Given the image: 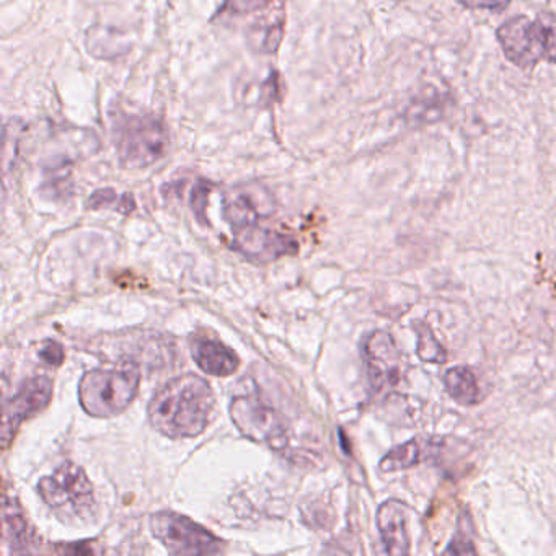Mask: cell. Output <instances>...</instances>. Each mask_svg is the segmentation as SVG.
I'll return each mask as SVG.
<instances>
[{
	"label": "cell",
	"mask_w": 556,
	"mask_h": 556,
	"mask_svg": "<svg viewBox=\"0 0 556 556\" xmlns=\"http://www.w3.org/2000/svg\"><path fill=\"white\" fill-rule=\"evenodd\" d=\"M216 395L210 383L197 374L168 380L149 403V421L170 439L203 434L213 419Z\"/></svg>",
	"instance_id": "cell-1"
},
{
	"label": "cell",
	"mask_w": 556,
	"mask_h": 556,
	"mask_svg": "<svg viewBox=\"0 0 556 556\" xmlns=\"http://www.w3.org/2000/svg\"><path fill=\"white\" fill-rule=\"evenodd\" d=\"M38 494L51 513L67 526H86L96 520L92 481L74 462H64L53 475L45 477L38 483Z\"/></svg>",
	"instance_id": "cell-2"
},
{
	"label": "cell",
	"mask_w": 556,
	"mask_h": 556,
	"mask_svg": "<svg viewBox=\"0 0 556 556\" xmlns=\"http://www.w3.org/2000/svg\"><path fill=\"white\" fill-rule=\"evenodd\" d=\"M497 40L510 63L527 70L540 61L556 63V15L514 17L501 25Z\"/></svg>",
	"instance_id": "cell-3"
},
{
	"label": "cell",
	"mask_w": 556,
	"mask_h": 556,
	"mask_svg": "<svg viewBox=\"0 0 556 556\" xmlns=\"http://www.w3.org/2000/svg\"><path fill=\"white\" fill-rule=\"evenodd\" d=\"M141 383L136 369H93L79 382V402L84 412L93 418L122 415L135 402Z\"/></svg>",
	"instance_id": "cell-4"
},
{
	"label": "cell",
	"mask_w": 556,
	"mask_h": 556,
	"mask_svg": "<svg viewBox=\"0 0 556 556\" xmlns=\"http://www.w3.org/2000/svg\"><path fill=\"white\" fill-rule=\"evenodd\" d=\"M116 152L123 167L139 170L155 164L167 151V128L151 115H119L113 119Z\"/></svg>",
	"instance_id": "cell-5"
},
{
	"label": "cell",
	"mask_w": 556,
	"mask_h": 556,
	"mask_svg": "<svg viewBox=\"0 0 556 556\" xmlns=\"http://www.w3.org/2000/svg\"><path fill=\"white\" fill-rule=\"evenodd\" d=\"M151 530L172 555H216L224 549L223 540L190 517L174 510L154 514Z\"/></svg>",
	"instance_id": "cell-6"
},
{
	"label": "cell",
	"mask_w": 556,
	"mask_h": 556,
	"mask_svg": "<svg viewBox=\"0 0 556 556\" xmlns=\"http://www.w3.org/2000/svg\"><path fill=\"white\" fill-rule=\"evenodd\" d=\"M230 418L250 441L282 451L289 442L285 419L256 393L236 396L230 403Z\"/></svg>",
	"instance_id": "cell-7"
},
{
	"label": "cell",
	"mask_w": 556,
	"mask_h": 556,
	"mask_svg": "<svg viewBox=\"0 0 556 556\" xmlns=\"http://www.w3.org/2000/svg\"><path fill=\"white\" fill-rule=\"evenodd\" d=\"M51 400H53V382L48 377H34L21 387V390L9 400L4 408V422H2L4 448L9 447L12 439L17 434L18 428L27 419L34 418L35 415L47 409Z\"/></svg>",
	"instance_id": "cell-8"
},
{
	"label": "cell",
	"mask_w": 556,
	"mask_h": 556,
	"mask_svg": "<svg viewBox=\"0 0 556 556\" xmlns=\"http://www.w3.org/2000/svg\"><path fill=\"white\" fill-rule=\"evenodd\" d=\"M233 249L256 265H268L282 256L295 255L298 242L286 233L265 227L252 226L237 230Z\"/></svg>",
	"instance_id": "cell-9"
},
{
	"label": "cell",
	"mask_w": 556,
	"mask_h": 556,
	"mask_svg": "<svg viewBox=\"0 0 556 556\" xmlns=\"http://www.w3.org/2000/svg\"><path fill=\"white\" fill-rule=\"evenodd\" d=\"M275 203L265 188L237 187L224 200V216L232 226L233 232L245 227L258 226L260 220L271 216Z\"/></svg>",
	"instance_id": "cell-10"
},
{
	"label": "cell",
	"mask_w": 556,
	"mask_h": 556,
	"mask_svg": "<svg viewBox=\"0 0 556 556\" xmlns=\"http://www.w3.org/2000/svg\"><path fill=\"white\" fill-rule=\"evenodd\" d=\"M364 361L374 389L393 386L400 376V351L392 334L374 331L363 344Z\"/></svg>",
	"instance_id": "cell-11"
},
{
	"label": "cell",
	"mask_w": 556,
	"mask_h": 556,
	"mask_svg": "<svg viewBox=\"0 0 556 556\" xmlns=\"http://www.w3.org/2000/svg\"><path fill=\"white\" fill-rule=\"evenodd\" d=\"M377 529L389 555H408L409 535L406 529L405 504L389 500L377 510Z\"/></svg>",
	"instance_id": "cell-12"
},
{
	"label": "cell",
	"mask_w": 556,
	"mask_h": 556,
	"mask_svg": "<svg viewBox=\"0 0 556 556\" xmlns=\"http://www.w3.org/2000/svg\"><path fill=\"white\" fill-rule=\"evenodd\" d=\"M191 356L203 372L216 377H229L240 366L236 351L213 338H197L191 343Z\"/></svg>",
	"instance_id": "cell-13"
},
{
	"label": "cell",
	"mask_w": 556,
	"mask_h": 556,
	"mask_svg": "<svg viewBox=\"0 0 556 556\" xmlns=\"http://www.w3.org/2000/svg\"><path fill=\"white\" fill-rule=\"evenodd\" d=\"M4 540L11 545L12 553L34 552L38 545V536L34 527L28 522L24 509L14 497H4Z\"/></svg>",
	"instance_id": "cell-14"
},
{
	"label": "cell",
	"mask_w": 556,
	"mask_h": 556,
	"mask_svg": "<svg viewBox=\"0 0 556 556\" xmlns=\"http://www.w3.org/2000/svg\"><path fill=\"white\" fill-rule=\"evenodd\" d=\"M438 451V441L431 439H412L405 444L396 445L393 447L386 457L380 460V470L386 473L392 471L408 470V468L416 467V465L425 462L426 458L431 457Z\"/></svg>",
	"instance_id": "cell-15"
},
{
	"label": "cell",
	"mask_w": 556,
	"mask_h": 556,
	"mask_svg": "<svg viewBox=\"0 0 556 556\" xmlns=\"http://www.w3.org/2000/svg\"><path fill=\"white\" fill-rule=\"evenodd\" d=\"M445 392L460 405L471 406L480 402V386L477 374L467 366L451 367L444 374Z\"/></svg>",
	"instance_id": "cell-16"
},
{
	"label": "cell",
	"mask_w": 556,
	"mask_h": 556,
	"mask_svg": "<svg viewBox=\"0 0 556 556\" xmlns=\"http://www.w3.org/2000/svg\"><path fill=\"white\" fill-rule=\"evenodd\" d=\"M286 0H226L216 18L245 17L253 14H268L285 11Z\"/></svg>",
	"instance_id": "cell-17"
},
{
	"label": "cell",
	"mask_w": 556,
	"mask_h": 556,
	"mask_svg": "<svg viewBox=\"0 0 556 556\" xmlns=\"http://www.w3.org/2000/svg\"><path fill=\"white\" fill-rule=\"evenodd\" d=\"M416 353H418L419 359L425 361V363L442 364L447 359L444 348L435 340L434 334L426 325L418 328V350H416Z\"/></svg>",
	"instance_id": "cell-18"
},
{
	"label": "cell",
	"mask_w": 556,
	"mask_h": 556,
	"mask_svg": "<svg viewBox=\"0 0 556 556\" xmlns=\"http://www.w3.org/2000/svg\"><path fill=\"white\" fill-rule=\"evenodd\" d=\"M210 193L211 185L206 184V181H200V184L194 187L193 194H191V206H193L198 220L203 224H206V207Z\"/></svg>",
	"instance_id": "cell-19"
},
{
	"label": "cell",
	"mask_w": 556,
	"mask_h": 556,
	"mask_svg": "<svg viewBox=\"0 0 556 556\" xmlns=\"http://www.w3.org/2000/svg\"><path fill=\"white\" fill-rule=\"evenodd\" d=\"M38 356L48 366L60 367L64 363L66 353H64L63 344L56 343V341H45V343H41L40 350H38Z\"/></svg>",
	"instance_id": "cell-20"
},
{
	"label": "cell",
	"mask_w": 556,
	"mask_h": 556,
	"mask_svg": "<svg viewBox=\"0 0 556 556\" xmlns=\"http://www.w3.org/2000/svg\"><path fill=\"white\" fill-rule=\"evenodd\" d=\"M458 4L475 11H504L510 4V0H457Z\"/></svg>",
	"instance_id": "cell-21"
},
{
	"label": "cell",
	"mask_w": 556,
	"mask_h": 556,
	"mask_svg": "<svg viewBox=\"0 0 556 556\" xmlns=\"http://www.w3.org/2000/svg\"><path fill=\"white\" fill-rule=\"evenodd\" d=\"M475 552H477L475 546L465 539H455L454 542L448 545V548L445 549V553H452V555H465V553Z\"/></svg>",
	"instance_id": "cell-22"
}]
</instances>
